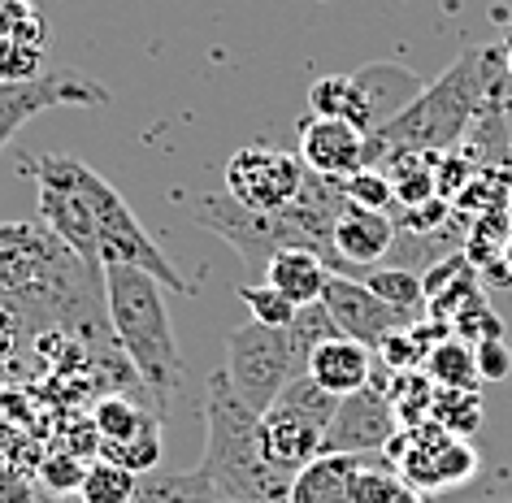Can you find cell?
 Instances as JSON below:
<instances>
[{"instance_id": "obj_5", "label": "cell", "mask_w": 512, "mask_h": 503, "mask_svg": "<svg viewBox=\"0 0 512 503\" xmlns=\"http://www.w3.org/2000/svg\"><path fill=\"white\" fill-rule=\"evenodd\" d=\"M61 170L70 174V183L83 191L87 209H92L96 217V230H100V265H131V269H144V274H152L161 282L165 291L174 295H196V287L178 274L174 261L165 256L157 243H152V235L144 226H139V217L131 213V204H126L118 196V187L109 183V178H100L92 165L83 161H70L61 157Z\"/></svg>"}, {"instance_id": "obj_39", "label": "cell", "mask_w": 512, "mask_h": 503, "mask_svg": "<svg viewBox=\"0 0 512 503\" xmlns=\"http://www.w3.org/2000/svg\"><path fill=\"white\" fill-rule=\"evenodd\" d=\"M0 5H5V0H0Z\"/></svg>"}, {"instance_id": "obj_8", "label": "cell", "mask_w": 512, "mask_h": 503, "mask_svg": "<svg viewBox=\"0 0 512 503\" xmlns=\"http://www.w3.org/2000/svg\"><path fill=\"white\" fill-rule=\"evenodd\" d=\"M387 464L404 477L417 495H447V490L465 486L478 473V451L469 438L443 430L439 421L404 425L387 443Z\"/></svg>"}, {"instance_id": "obj_38", "label": "cell", "mask_w": 512, "mask_h": 503, "mask_svg": "<svg viewBox=\"0 0 512 503\" xmlns=\"http://www.w3.org/2000/svg\"><path fill=\"white\" fill-rule=\"evenodd\" d=\"M482 503H512V499H482Z\"/></svg>"}, {"instance_id": "obj_1", "label": "cell", "mask_w": 512, "mask_h": 503, "mask_svg": "<svg viewBox=\"0 0 512 503\" xmlns=\"http://www.w3.org/2000/svg\"><path fill=\"white\" fill-rule=\"evenodd\" d=\"M0 304L31 334H70L87 347L118 352L105 313V269H92L44 222L0 226Z\"/></svg>"}, {"instance_id": "obj_26", "label": "cell", "mask_w": 512, "mask_h": 503, "mask_svg": "<svg viewBox=\"0 0 512 503\" xmlns=\"http://www.w3.org/2000/svg\"><path fill=\"white\" fill-rule=\"evenodd\" d=\"M430 421H439L443 430L469 438L482 425V395L478 391H460V386H439V391H434Z\"/></svg>"}, {"instance_id": "obj_36", "label": "cell", "mask_w": 512, "mask_h": 503, "mask_svg": "<svg viewBox=\"0 0 512 503\" xmlns=\"http://www.w3.org/2000/svg\"><path fill=\"white\" fill-rule=\"evenodd\" d=\"M0 503H35V482L9 456H0Z\"/></svg>"}, {"instance_id": "obj_37", "label": "cell", "mask_w": 512, "mask_h": 503, "mask_svg": "<svg viewBox=\"0 0 512 503\" xmlns=\"http://www.w3.org/2000/svg\"><path fill=\"white\" fill-rule=\"evenodd\" d=\"M27 321H22L9 304H0V369L14 365V356L22 352V339H27Z\"/></svg>"}, {"instance_id": "obj_9", "label": "cell", "mask_w": 512, "mask_h": 503, "mask_svg": "<svg viewBox=\"0 0 512 503\" xmlns=\"http://www.w3.org/2000/svg\"><path fill=\"white\" fill-rule=\"evenodd\" d=\"M191 222L213 230L222 243H230L248 265H270L274 252L283 248H304L300 230L296 222L283 213H252L243 209V204H235L226 196V191H217V196H200L196 204H191Z\"/></svg>"}, {"instance_id": "obj_16", "label": "cell", "mask_w": 512, "mask_h": 503, "mask_svg": "<svg viewBox=\"0 0 512 503\" xmlns=\"http://www.w3.org/2000/svg\"><path fill=\"white\" fill-rule=\"evenodd\" d=\"M300 161L309 174L322 178H348L365 165H374V152H369V131L343 122V118H309L300 122Z\"/></svg>"}, {"instance_id": "obj_17", "label": "cell", "mask_w": 512, "mask_h": 503, "mask_svg": "<svg viewBox=\"0 0 512 503\" xmlns=\"http://www.w3.org/2000/svg\"><path fill=\"white\" fill-rule=\"evenodd\" d=\"M356 83V105H361V131H382L421 96V83L413 70L391 66V61H374L352 74Z\"/></svg>"}, {"instance_id": "obj_24", "label": "cell", "mask_w": 512, "mask_h": 503, "mask_svg": "<svg viewBox=\"0 0 512 503\" xmlns=\"http://www.w3.org/2000/svg\"><path fill=\"white\" fill-rule=\"evenodd\" d=\"M135 495H139V473L122 469L113 460H92L74 499L79 503H135Z\"/></svg>"}, {"instance_id": "obj_15", "label": "cell", "mask_w": 512, "mask_h": 503, "mask_svg": "<svg viewBox=\"0 0 512 503\" xmlns=\"http://www.w3.org/2000/svg\"><path fill=\"white\" fill-rule=\"evenodd\" d=\"M322 304H326L330 321L339 326V334H348V339L374 347V352L382 347V339H391V334L417 326V313H400V308L382 304L361 278H348V274H339V269L326 282Z\"/></svg>"}, {"instance_id": "obj_25", "label": "cell", "mask_w": 512, "mask_h": 503, "mask_svg": "<svg viewBox=\"0 0 512 503\" xmlns=\"http://www.w3.org/2000/svg\"><path fill=\"white\" fill-rule=\"evenodd\" d=\"M434 391L439 386L430 382V373L426 369H404V373H391V408H395V417H400V425H421V421H430V412H434Z\"/></svg>"}, {"instance_id": "obj_11", "label": "cell", "mask_w": 512, "mask_h": 503, "mask_svg": "<svg viewBox=\"0 0 512 503\" xmlns=\"http://www.w3.org/2000/svg\"><path fill=\"white\" fill-rule=\"evenodd\" d=\"M96 451L100 460H113L131 473H152L161 464V417L135 404L131 395H105L92 404Z\"/></svg>"}, {"instance_id": "obj_21", "label": "cell", "mask_w": 512, "mask_h": 503, "mask_svg": "<svg viewBox=\"0 0 512 503\" xmlns=\"http://www.w3.org/2000/svg\"><path fill=\"white\" fill-rule=\"evenodd\" d=\"M330 274H335V269L309 248H283V252L270 256V265H265V282H270L278 295H287L296 308L322 300Z\"/></svg>"}, {"instance_id": "obj_23", "label": "cell", "mask_w": 512, "mask_h": 503, "mask_svg": "<svg viewBox=\"0 0 512 503\" xmlns=\"http://www.w3.org/2000/svg\"><path fill=\"white\" fill-rule=\"evenodd\" d=\"M421 365H426L434 386H460V391H478V382H482L478 356H473V343L452 339V334H447L443 343H434Z\"/></svg>"}, {"instance_id": "obj_19", "label": "cell", "mask_w": 512, "mask_h": 503, "mask_svg": "<svg viewBox=\"0 0 512 503\" xmlns=\"http://www.w3.org/2000/svg\"><path fill=\"white\" fill-rule=\"evenodd\" d=\"M374 347H365V343H356L348 339V334H335V339H326L322 347H313V356H309V378L322 386V391L330 395H352V391H361V386L374 378Z\"/></svg>"}, {"instance_id": "obj_18", "label": "cell", "mask_w": 512, "mask_h": 503, "mask_svg": "<svg viewBox=\"0 0 512 503\" xmlns=\"http://www.w3.org/2000/svg\"><path fill=\"white\" fill-rule=\"evenodd\" d=\"M395 243V222L391 213L361 209V204H343V213L335 217V261L339 274L348 265H378Z\"/></svg>"}, {"instance_id": "obj_7", "label": "cell", "mask_w": 512, "mask_h": 503, "mask_svg": "<svg viewBox=\"0 0 512 503\" xmlns=\"http://www.w3.org/2000/svg\"><path fill=\"white\" fill-rule=\"evenodd\" d=\"M339 412V395L322 391L309 373L296 378L270 408L261 412V443L265 456L283 477H296L304 464H313L326 451L330 421Z\"/></svg>"}, {"instance_id": "obj_28", "label": "cell", "mask_w": 512, "mask_h": 503, "mask_svg": "<svg viewBox=\"0 0 512 503\" xmlns=\"http://www.w3.org/2000/svg\"><path fill=\"white\" fill-rule=\"evenodd\" d=\"M309 109L317 118H343L361 126V105H356V83L352 74H326L309 87Z\"/></svg>"}, {"instance_id": "obj_10", "label": "cell", "mask_w": 512, "mask_h": 503, "mask_svg": "<svg viewBox=\"0 0 512 503\" xmlns=\"http://www.w3.org/2000/svg\"><path fill=\"white\" fill-rule=\"evenodd\" d=\"M304 178H309V170L300 157L252 144L226 161V196L252 213H283L300 196Z\"/></svg>"}, {"instance_id": "obj_22", "label": "cell", "mask_w": 512, "mask_h": 503, "mask_svg": "<svg viewBox=\"0 0 512 503\" xmlns=\"http://www.w3.org/2000/svg\"><path fill=\"white\" fill-rule=\"evenodd\" d=\"M135 503H239L222 495L209 477H204V469H191V473H161L152 469L139 477V495Z\"/></svg>"}, {"instance_id": "obj_13", "label": "cell", "mask_w": 512, "mask_h": 503, "mask_svg": "<svg viewBox=\"0 0 512 503\" xmlns=\"http://www.w3.org/2000/svg\"><path fill=\"white\" fill-rule=\"evenodd\" d=\"M400 430L404 425L391 408V369L382 365V369H374V378H369L361 391L339 399V412H335L330 434H326V451L374 456V451H387V443Z\"/></svg>"}, {"instance_id": "obj_3", "label": "cell", "mask_w": 512, "mask_h": 503, "mask_svg": "<svg viewBox=\"0 0 512 503\" xmlns=\"http://www.w3.org/2000/svg\"><path fill=\"white\" fill-rule=\"evenodd\" d=\"M204 477L239 503H287L291 477H283L265 456L261 412L235 395L226 369L209 373L204 386Z\"/></svg>"}, {"instance_id": "obj_4", "label": "cell", "mask_w": 512, "mask_h": 503, "mask_svg": "<svg viewBox=\"0 0 512 503\" xmlns=\"http://www.w3.org/2000/svg\"><path fill=\"white\" fill-rule=\"evenodd\" d=\"M486 66H491L486 53H465L434 87H421V96L400 118L369 135L374 165L382 157L395 161V157H404V152L452 148L456 139L465 135V126L473 122V113H478L482 96H486Z\"/></svg>"}, {"instance_id": "obj_14", "label": "cell", "mask_w": 512, "mask_h": 503, "mask_svg": "<svg viewBox=\"0 0 512 503\" xmlns=\"http://www.w3.org/2000/svg\"><path fill=\"white\" fill-rule=\"evenodd\" d=\"M31 174H35V191H40V222L53 230L70 252H79L92 269H105L100 265L96 217H92V209H87L83 191L70 183L66 170H61V157H35Z\"/></svg>"}, {"instance_id": "obj_33", "label": "cell", "mask_w": 512, "mask_h": 503, "mask_svg": "<svg viewBox=\"0 0 512 503\" xmlns=\"http://www.w3.org/2000/svg\"><path fill=\"white\" fill-rule=\"evenodd\" d=\"M235 295L243 300V308L252 313V321H261V326H291L296 321V304L287 300V295H278L270 282H261V287H235Z\"/></svg>"}, {"instance_id": "obj_34", "label": "cell", "mask_w": 512, "mask_h": 503, "mask_svg": "<svg viewBox=\"0 0 512 503\" xmlns=\"http://www.w3.org/2000/svg\"><path fill=\"white\" fill-rule=\"evenodd\" d=\"M44 74V48L22 40H0V83H27Z\"/></svg>"}, {"instance_id": "obj_27", "label": "cell", "mask_w": 512, "mask_h": 503, "mask_svg": "<svg viewBox=\"0 0 512 503\" xmlns=\"http://www.w3.org/2000/svg\"><path fill=\"white\" fill-rule=\"evenodd\" d=\"M361 282L382 304L400 308V313H421V304H426V282H421L413 269H374V274H365Z\"/></svg>"}, {"instance_id": "obj_30", "label": "cell", "mask_w": 512, "mask_h": 503, "mask_svg": "<svg viewBox=\"0 0 512 503\" xmlns=\"http://www.w3.org/2000/svg\"><path fill=\"white\" fill-rule=\"evenodd\" d=\"M83 477H87V460L79 456V451H48V456L40 460V486L53 499L79 495Z\"/></svg>"}, {"instance_id": "obj_2", "label": "cell", "mask_w": 512, "mask_h": 503, "mask_svg": "<svg viewBox=\"0 0 512 503\" xmlns=\"http://www.w3.org/2000/svg\"><path fill=\"white\" fill-rule=\"evenodd\" d=\"M105 313L135 382L157 399V408H165L183 391V356L165 308V287L144 269L105 265Z\"/></svg>"}, {"instance_id": "obj_29", "label": "cell", "mask_w": 512, "mask_h": 503, "mask_svg": "<svg viewBox=\"0 0 512 503\" xmlns=\"http://www.w3.org/2000/svg\"><path fill=\"white\" fill-rule=\"evenodd\" d=\"M356 503H426V495H417L391 464H369L356 477Z\"/></svg>"}, {"instance_id": "obj_6", "label": "cell", "mask_w": 512, "mask_h": 503, "mask_svg": "<svg viewBox=\"0 0 512 503\" xmlns=\"http://www.w3.org/2000/svg\"><path fill=\"white\" fill-rule=\"evenodd\" d=\"M222 369L243 404L265 412L291 382L309 373V352L291 339L287 326L278 330V326H261V321H243V326L226 334Z\"/></svg>"}, {"instance_id": "obj_20", "label": "cell", "mask_w": 512, "mask_h": 503, "mask_svg": "<svg viewBox=\"0 0 512 503\" xmlns=\"http://www.w3.org/2000/svg\"><path fill=\"white\" fill-rule=\"evenodd\" d=\"M365 469V456L348 451H322L313 464L291 477L287 503H356V477Z\"/></svg>"}, {"instance_id": "obj_35", "label": "cell", "mask_w": 512, "mask_h": 503, "mask_svg": "<svg viewBox=\"0 0 512 503\" xmlns=\"http://www.w3.org/2000/svg\"><path fill=\"white\" fill-rule=\"evenodd\" d=\"M473 356H478V373L486 382H499V378H508L512 373V352H508V343L499 339H482V343H473Z\"/></svg>"}, {"instance_id": "obj_32", "label": "cell", "mask_w": 512, "mask_h": 503, "mask_svg": "<svg viewBox=\"0 0 512 503\" xmlns=\"http://www.w3.org/2000/svg\"><path fill=\"white\" fill-rule=\"evenodd\" d=\"M343 183V196H348L352 204H361V209H378V213H387L391 204H395V187H391V178L378 170V165H365V170H356L348 178H339Z\"/></svg>"}, {"instance_id": "obj_12", "label": "cell", "mask_w": 512, "mask_h": 503, "mask_svg": "<svg viewBox=\"0 0 512 503\" xmlns=\"http://www.w3.org/2000/svg\"><path fill=\"white\" fill-rule=\"evenodd\" d=\"M109 105V92L79 70H44L27 83H0V148L44 109H96Z\"/></svg>"}, {"instance_id": "obj_31", "label": "cell", "mask_w": 512, "mask_h": 503, "mask_svg": "<svg viewBox=\"0 0 512 503\" xmlns=\"http://www.w3.org/2000/svg\"><path fill=\"white\" fill-rule=\"evenodd\" d=\"M0 40H22V44L44 48L48 22L31 0H5V5H0Z\"/></svg>"}]
</instances>
